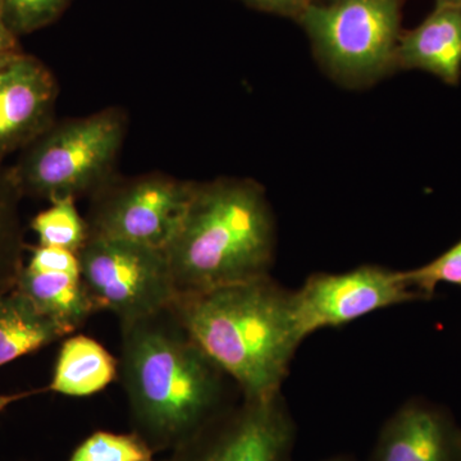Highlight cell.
<instances>
[{"label": "cell", "mask_w": 461, "mask_h": 461, "mask_svg": "<svg viewBox=\"0 0 461 461\" xmlns=\"http://www.w3.org/2000/svg\"><path fill=\"white\" fill-rule=\"evenodd\" d=\"M118 375L131 429L157 454L189 442L239 400L236 386L205 353L175 303L121 321Z\"/></svg>", "instance_id": "6da1fadb"}, {"label": "cell", "mask_w": 461, "mask_h": 461, "mask_svg": "<svg viewBox=\"0 0 461 461\" xmlns=\"http://www.w3.org/2000/svg\"><path fill=\"white\" fill-rule=\"evenodd\" d=\"M175 308L241 397L280 395L294 355L304 341L294 315L293 291L267 276L177 297Z\"/></svg>", "instance_id": "7a4b0ae2"}, {"label": "cell", "mask_w": 461, "mask_h": 461, "mask_svg": "<svg viewBox=\"0 0 461 461\" xmlns=\"http://www.w3.org/2000/svg\"><path fill=\"white\" fill-rule=\"evenodd\" d=\"M275 250V218L259 184L240 178L195 182L166 250L176 296L271 276Z\"/></svg>", "instance_id": "3957f363"}, {"label": "cell", "mask_w": 461, "mask_h": 461, "mask_svg": "<svg viewBox=\"0 0 461 461\" xmlns=\"http://www.w3.org/2000/svg\"><path fill=\"white\" fill-rule=\"evenodd\" d=\"M126 129V114L117 108L51 124L11 180L20 194L50 203L93 196L113 178Z\"/></svg>", "instance_id": "277c9868"}, {"label": "cell", "mask_w": 461, "mask_h": 461, "mask_svg": "<svg viewBox=\"0 0 461 461\" xmlns=\"http://www.w3.org/2000/svg\"><path fill=\"white\" fill-rule=\"evenodd\" d=\"M402 0L312 3L297 23L321 62L348 84L377 80L395 68Z\"/></svg>", "instance_id": "5b68a950"}, {"label": "cell", "mask_w": 461, "mask_h": 461, "mask_svg": "<svg viewBox=\"0 0 461 461\" xmlns=\"http://www.w3.org/2000/svg\"><path fill=\"white\" fill-rule=\"evenodd\" d=\"M77 257L81 278L96 308L114 314L120 323L162 311L177 297L162 249L90 238Z\"/></svg>", "instance_id": "8992f818"}, {"label": "cell", "mask_w": 461, "mask_h": 461, "mask_svg": "<svg viewBox=\"0 0 461 461\" xmlns=\"http://www.w3.org/2000/svg\"><path fill=\"white\" fill-rule=\"evenodd\" d=\"M195 182L163 173L129 180L112 178L91 196L86 222L90 238L136 242L167 248L180 229Z\"/></svg>", "instance_id": "52a82bcc"}, {"label": "cell", "mask_w": 461, "mask_h": 461, "mask_svg": "<svg viewBox=\"0 0 461 461\" xmlns=\"http://www.w3.org/2000/svg\"><path fill=\"white\" fill-rule=\"evenodd\" d=\"M409 286L402 271L360 266L344 273H314L293 291V309L303 339L323 329H336L366 315L424 300Z\"/></svg>", "instance_id": "ba28073f"}, {"label": "cell", "mask_w": 461, "mask_h": 461, "mask_svg": "<svg viewBox=\"0 0 461 461\" xmlns=\"http://www.w3.org/2000/svg\"><path fill=\"white\" fill-rule=\"evenodd\" d=\"M296 424L284 397L239 400L166 461H290Z\"/></svg>", "instance_id": "9c48e42d"}, {"label": "cell", "mask_w": 461, "mask_h": 461, "mask_svg": "<svg viewBox=\"0 0 461 461\" xmlns=\"http://www.w3.org/2000/svg\"><path fill=\"white\" fill-rule=\"evenodd\" d=\"M57 95L56 78L36 58L18 53L0 71V156L50 129Z\"/></svg>", "instance_id": "30bf717a"}, {"label": "cell", "mask_w": 461, "mask_h": 461, "mask_svg": "<svg viewBox=\"0 0 461 461\" xmlns=\"http://www.w3.org/2000/svg\"><path fill=\"white\" fill-rule=\"evenodd\" d=\"M368 461H461V429L441 406L409 400L382 427Z\"/></svg>", "instance_id": "8fae6325"}, {"label": "cell", "mask_w": 461, "mask_h": 461, "mask_svg": "<svg viewBox=\"0 0 461 461\" xmlns=\"http://www.w3.org/2000/svg\"><path fill=\"white\" fill-rule=\"evenodd\" d=\"M395 68L420 69L456 85L461 77V5H436L420 26L402 32Z\"/></svg>", "instance_id": "7c38bea8"}, {"label": "cell", "mask_w": 461, "mask_h": 461, "mask_svg": "<svg viewBox=\"0 0 461 461\" xmlns=\"http://www.w3.org/2000/svg\"><path fill=\"white\" fill-rule=\"evenodd\" d=\"M118 362L96 339L85 335L68 336L58 351L50 384L41 390L0 395V412L11 403L39 393L87 397L102 393L117 379Z\"/></svg>", "instance_id": "4fadbf2b"}, {"label": "cell", "mask_w": 461, "mask_h": 461, "mask_svg": "<svg viewBox=\"0 0 461 461\" xmlns=\"http://www.w3.org/2000/svg\"><path fill=\"white\" fill-rule=\"evenodd\" d=\"M14 290L23 294L42 315L56 321L68 336L99 313L81 276L32 271L23 266Z\"/></svg>", "instance_id": "5bb4252c"}, {"label": "cell", "mask_w": 461, "mask_h": 461, "mask_svg": "<svg viewBox=\"0 0 461 461\" xmlns=\"http://www.w3.org/2000/svg\"><path fill=\"white\" fill-rule=\"evenodd\" d=\"M68 338L17 290L0 296V368Z\"/></svg>", "instance_id": "9a60e30c"}, {"label": "cell", "mask_w": 461, "mask_h": 461, "mask_svg": "<svg viewBox=\"0 0 461 461\" xmlns=\"http://www.w3.org/2000/svg\"><path fill=\"white\" fill-rule=\"evenodd\" d=\"M32 229L38 235L39 245L66 249L78 254L89 241L86 218L80 214L75 199H62L33 217Z\"/></svg>", "instance_id": "2e32d148"}, {"label": "cell", "mask_w": 461, "mask_h": 461, "mask_svg": "<svg viewBox=\"0 0 461 461\" xmlns=\"http://www.w3.org/2000/svg\"><path fill=\"white\" fill-rule=\"evenodd\" d=\"M20 191L11 178L0 181V296L16 287L23 268V241L18 214Z\"/></svg>", "instance_id": "e0dca14e"}, {"label": "cell", "mask_w": 461, "mask_h": 461, "mask_svg": "<svg viewBox=\"0 0 461 461\" xmlns=\"http://www.w3.org/2000/svg\"><path fill=\"white\" fill-rule=\"evenodd\" d=\"M156 451L138 433L95 430L66 461H158Z\"/></svg>", "instance_id": "ac0fdd59"}, {"label": "cell", "mask_w": 461, "mask_h": 461, "mask_svg": "<svg viewBox=\"0 0 461 461\" xmlns=\"http://www.w3.org/2000/svg\"><path fill=\"white\" fill-rule=\"evenodd\" d=\"M69 0H0V12L16 36L50 25L63 14Z\"/></svg>", "instance_id": "d6986e66"}, {"label": "cell", "mask_w": 461, "mask_h": 461, "mask_svg": "<svg viewBox=\"0 0 461 461\" xmlns=\"http://www.w3.org/2000/svg\"><path fill=\"white\" fill-rule=\"evenodd\" d=\"M403 280L426 299L435 295L439 284L461 287V240L432 262L402 271Z\"/></svg>", "instance_id": "ffe728a7"}, {"label": "cell", "mask_w": 461, "mask_h": 461, "mask_svg": "<svg viewBox=\"0 0 461 461\" xmlns=\"http://www.w3.org/2000/svg\"><path fill=\"white\" fill-rule=\"evenodd\" d=\"M25 266L32 271L59 272L81 276L77 254L66 250V249L38 245L32 249V257Z\"/></svg>", "instance_id": "44dd1931"}, {"label": "cell", "mask_w": 461, "mask_h": 461, "mask_svg": "<svg viewBox=\"0 0 461 461\" xmlns=\"http://www.w3.org/2000/svg\"><path fill=\"white\" fill-rule=\"evenodd\" d=\"M249 7L299 21L313 0H244Z\"/></svg>", "instance_id": "7402d4cb"}, {"label": "cell", "mask_w": 461, "mask_h": 461, "mask_svg": "<svg viewBox=\"0 0 461 461\" xmlns=\"http://www.w3.org/2000/svg\"><path fill=\"white\" fill-rule=\"evenodd\" d=\"M0 51H18L17 36L8 29L0 12Z\"/></svg>", "instance_id": "603a6c76"}, {"label": "cell", "mask_w": 461, "mask_h": 461, "mask_svg": "<svg viewBox=\"0 0 461 461\" xmlns=\"http://www.w3.org/2000/svg\"><path fill=\"white\" fill-rule=\"evenodd\" d=\"M20 51H0V71L14 59Z\"/></svg>", "instance_id": "cb8c5ba5"}, {"label": "cell", "mask_w": 461, "mask_h": 461, "mask_svg": "<svg viewBox=\"0 0 461 461\" xmlns=\"http://www.w3.org/2000/svg\"><path fill=\"white\" fill-rule=\"evenodd\" d=\"M321 461H357L350 455H336V456L329 457V459Z\"/></svg>", "instance_id": "d4e9b609"}, {"label": "cell", "mask_w": 461, "mask_h": 461, "mask_svg": "<svg viewBox=\"0 0 461 461\" xmlns=\"http://www.w3.org/2000/svg\"><path fill=\"white\" fill-rule=\"evenodd\" d=\"M461 5V0H436V5Z\"/></svg>", "instance_id": "484cf974"}, {"label": "cell", "mask_w": 461, "mask_h": 461, "mask_svg": "<svg viewBox=\"0 0 461 461\" xmlns=\"http://www.w3.org/2000/svg\"><path fill=\"white\" fill-rule=\"evenodd\" d=\"M333 2V0H313V3H330Z\"/></svg>", "instance_id": "4316f807"}]
</instances>
